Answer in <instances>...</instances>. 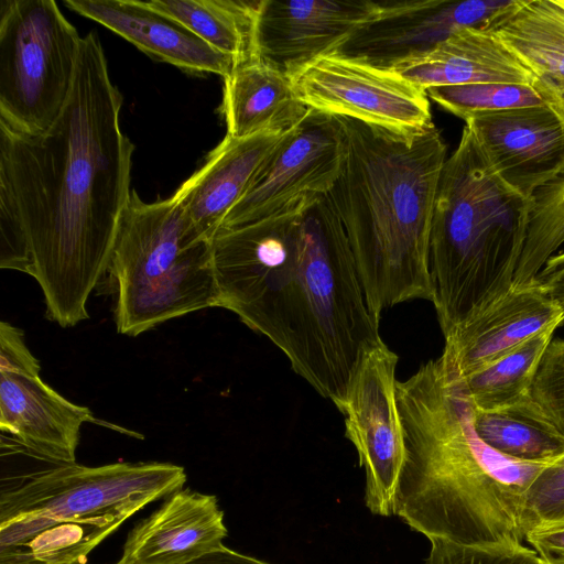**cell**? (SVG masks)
<instances>
[{
    "label": "cell",
    "mask_w": 564,
    "mask_h": 564,
    "mask_svg": "<svg viewBox=\"0 0 564 564\" xmlns=\"http://www.w3.org/2000/svg\"><path fill=\"white\" fill-rule=\"evenodd\" d=\"M122 95L101 42L82 40L64 110L45 132L0 121V267L28 273L62 327L89 317L131 196L133 144L120 127Z\"/></svg>",
    "instance_id": "6da1fadb"
},
{
    "label": "cell",
    "mask_w": 564,
    "mask_h": 564,
    "mask_svg": "<svg viewBox=\"0 0 564 564\" xmlns=\"http://www.w3.org/2000/svg\"><path fill=\"white\" fill-rule=\"evenodd\" d=\"M218 307L265 336L340 411L364 358L384 343L344 229L323 198L212 238Z\"/></svg>",
    "instance_id": "7a4b0ae2"
},
{
    "label": "cell",
    "mask_w": 564,
    "mask_h": 564,
    "mask_svg": "<svg viewBox=\"0 0 564 564\" xmlns=\"http://www.w3.org/2000/svg\"><path fill=\"white\" fill-rule=\"evenodd\" d=\"M397 402L405 460L394 514L430 541L524 542L527 492L550 462L513 459L486 445L442 355L397 381Z\"/></svg>",
    "instance_id": "3957f363"
},
{
    "label": "cell",
    "mask_w": 564,
    "mask_h": 564,
    "mask_svg": "<svg viewBox=\"0 0 564 564\" xmlns=\"http://www.w3.org/2000/svg\"><path fill=\"white\" fill-rule=\"evenodd\" d=\"M337 118L346 154L322 198L344 229L369 312L380 321L398 304L433 300L429 243L447 145L435 124L403 137Z\"/></svg>",
    "instance_id": "277c9868"
},
{
    "label": "cell",
    "mask_w": 564,
    "mask_h": 564,
    "mask_svg": "<svg viewBox=\"0 0 564 564\" xmlns=\"http://www.w3.org/2000/svg\"><path fill=\"white\" fill-rule=\"evenodd\" d=\"M532 206L489 166L465 126L440 175L429 243L444 337L512 289Z\"/></svg>",
    "instance_id": "5b68a950"
},
{
    "label": "cell",
    "mask_w": 564,
    "mask_h": 564,
    "mask_svg": "<svg viewBox=\"0 0 564 564\" xmlns=\"http://www.w3.org/2000/svg\"><path fill=\"white\" fill-rule=\"evenodd\" d=\"M161 462L76 463L20 475L0 490V564H77L128 518L183 488Z\"/></svg>",
    "instance_id": "8992f818"
},
{
    "label": "cell",
    "mask_w": 564,
    "mask_h": 564,
    "mask_svg": "<svg viewBox=\"0 0 564 564\" xmlns=\"http://www.w3.org/2000/svg\"><path fill=\"white\" fill-rule=\"evenodd\" d=\"M107 272L116 291L117 330L123 335L218 307L212 239L193 227L174 195L145 203L132 189Z\"/></svg>",
    "instance_id": "52a82bcc"
},
{
    "label": "cell",
    "mask_w": 564,
    "mask_h": 564,
    "mask_svg": "<svg viewBox=\"0 0 564 564\" xmlns=\"http://www.w3.org/2000/svg\"><path fill=\"white\" fill-rule=\"evenodd\" d=\"M83 37L53 0L0 2V121L37 134L69 98Z\"/></svg>",
    "instance_id": "ba28073f"
},
{
    "label": "cell",
    "mask_w": 564,
    "mask_h": 564,
    "mask_svg": "<svg viewBox=\"0 0 564 564\" xmlns=\"http://www.w3.org/2000/svg\"><path fill=\"white\" fill-rule=\"evenodd\" d=\"M345 154L346 137L338 118L310 109L268 156L219 229L313 206L335 184Z\"/></svg>",
    "instance_id": "9c48e42d"
},
{
    "label": "cell",
    "mask_w": 564,
    "mask_h": 564,
    "mask_svg": "<svg viewBox=\"0 0 564 564\" xmlns=\"http://www.w3.org/2000/svg\"><path fill=\"white\" fill-rule=\"evenodd\" d=\"M40 369L23 332L1 322L0 430L9 435L2 448L50 464L76 463L80 429L95 419L47 386Z\"/></svg>",
    "instance_id": "30bf717a"
},
{
    "label": "cell",
    "mask_w": 564,
    "mask_h": 564,
    "mask_svg": "<svg viewBox=\"0 0 564 564\" xmlns=\"http://www.w3.org/2000/svg\"><path fill=\"white\" fill-rule=\"evenodd\" d=\"M299 99L310 109L347 117L403 137L434 123L425 90L389 68L329 53L292 78Z\"/></svg>",
    "instance_id": "8fae6325"
},
{
    "label": "cell",
    "mask_w": 564,
    "mask_h": 564,
    "mask_svg": "<svg viewBox=\"0 0 564 564\" xmlns=\"http://www.w3.org/2000/svg\"><path fill=\"white\" fill-rule=\"evenodd\" d=\"M399 357L384 343L361 361L340 409L345 435L365 470V503L377 516L395 512L405 444L397 402Z\"/></svg>",
    "instance_id": "7c38bea8"
},
{
    "label": "cell",
    "mask_w": 564,
    "mask_h": 564,
    "mask_svg": "<svg viewBox=\"0 0 564 564\" xmlns=\"http://www.w3.org/2000/svg\"><path fill=\"white\" fill-rule=\"evenodd\" d=\"M518 0L379 1L377 13L332 53L381 68L429 53L465 28L494 30Z\"/></svg>",
    "instance_id": "4fadbf2b"
},
{
    "label": "cell",
    "mask_w": 564,
    "mask_h": 564,
    "mask_svg": "<svg viewBox=\"0 0 564 564\" xmlns=\"http://www.w3.org/2000/svg\"><path fill=\"white\" fill-rule=\"evenodd\" d=\"M489 166L528 198L564 175V124L546 102L465 120Z\"/></svg>",
    "instance_id": "5bb4252c"
},
{
    "label": "cell",
    "mask_w": 564,
    "mask_h": 564,
    "mask_svg": "<svg viewBox=\"0 0 564 564\" xmlns=\"http://www.w3.org/2000/svg\"><path fill=\"white\" fill-rule=\"evenodd\" d=\"M378 11L371 0H261L254 47L289 77L332 53Z\"/></svg>",
    "instance_id": "9a60e30c"
},
{
    "label": "cell",
    "mask_w": 564,
    "mask_h": 564,
    "mask_svg": "<svg viewBox=\"0 0 564 564\" xmlns=\"http://www.w3.org/2000/svg\"><path fill=\"white\" fill-rule=\"evenodd\" d=\"M564 322L538 281L512 288L445 336L442 352L458 378L491 364L530 337Z\"/></svg>",
    "instance_id": "2e32d148"
},
{
    "label": "cell",
    "mask_w": 564,
    "mask_h": 564,
    "mask_svg": "<svg viewBox=\"0 0 564 564\" xmlns=\"http://www.w3.org/2000/svg\"><path fill=\"white\" fill-rule=\"evenodd\" d=\"M228 530L214 495L180 489L128 533L119 564H191L224 546Z\"/></svg>",
    "instance_id": "e0dca14e"
},
{
    "label": "cell",
    "mask_w": 564,
    "mask_h": 564,
    "mask_svg": "<svg viewBox=\"0 0 564 564\" xmlns=\"http://www.w3.org/2000/svg\"><path fill=\"white\" fill-rule=\"evenodd\" d=\"M65 6L126 39L145 54L193 74L226 78L236 67L183 23L137 0H65Z\"/></svg>",
    "instance_id": "ac0fdd59"
},
{
    "label": "cell",
    "mask_w": 564,
    "mask_h": 564,
    "mask_svg": "<svg viewBox=\"0 0 564 564\" xmlns=\"http://www.w3.org/2000/svg\"><path fill=\"white\" fill-rule=\"evenodd\" d=\"M290 130H270L247 138L226 134L203 166L180 186L174 196L200 235L209 239L214 237L259 169Z\"/></svg>",
    "instance_id": "d6986e66"
},
{
    "label": "cell",
    "mask_w": 564,
    "mask_h": 564,
    "mask_svg": "<svg viewBox=\"0 0 564 564\" xmlns=\"http://www.w3.org/2000/svg\"><path fill=\"white\" fill-rule=\"evenodd\" d=\"M393 72L426 90L476 83L534 85L536 75L491 30L465 28Z\"/></svg>",
    "instance_id": "ffe728a7"
},
{
    "label": "cell",
    "mask_w": 564,
    "mask_h": 564,
    "mask_svg": "<svg viewBox=\"0 0 564 564\" xmlns=\"http://www.w3.org/2000/svg\"><path fill=\"white\" fill-rule=\"evenodd\" d=\"M224 82L221 112L229 137L286 131L310 110L296 96L291 77L259 58L237 65Z\"/></svg>",
    "instance_id": "44dd1931"
},
{
    "label": "cell",
    "mask_w": 564,
    "mask_h": 564,
    "mask_svg": "<svg viewBox=\"0 0 564 564\" xmlns=\"http://www.w3.org/2000/svg\"><path fill=\"white\" fill-rule=\"evenodd\" d=\"M492 31L539 79L564 86V7L560 0H518Z\"/></svg>",
    "instance_id": "7402d4cb"
},
{
    "label": "cell",
    "mask_w": 564,
    "mask_h": 564,
    "mask_svg": "<svg viewBox=\"0 0 564 564\" xmlns=\"http://www.w3.org/2000/svg\"><path fill=\"white\" fill-rule=\"evenodd\" d=\"M154 9L183 23L236 62L256 58L254 34L261 0H150Z\"/></svg>",
    "instance_id": "603a6c76"
},
{
    "label": "cell",
    "mask_w": 564,
    "mask_h": 564,
    "mask_svg": "<svg viewBox=\"0 0 564 564\" xmlns=\"http://www.w3.org/2000/svg\"><path fill=\"white\" fill-rule=\"evenodd\" d=\"M471 421L477 436L507 457L523 462H551L564 454V436L531 397L495 410L473 406Z\"/></svg>",
    "instance_id": "cb8c5ba5"
},
{
    "label": "cell",
    "mask_w": 564,
    "mask_h": 564,
    "mask_svg": "<svg viewBox=\"0 0 564 564\" xmlns=\"http://www.w3.org/2000/svg\"><path fill=\"white\" fill-rule=\"evenodd\" d=\"M555 329L535 334L491 364L457 377L473 406L495 410L530 398L538 366Z\"/></svg>",
    "instance_id": "d4e9b609"
},
{
    "label": "cell",
    "mask_w": 564,
    "mask_h": 564,
    "mask_svg": "<svg viewBox=\"0 0 564 564\" xmlns=\"http://www.w3.org/2000/svg\"><path fill=\"white\" fill-rule=\"evenodd\" d=\"M532 203L527 240L512 288L533 282L564 243V175L536 192Z\"/></svg>",
    "instance_id": "484cf974"
},
{
    "label": "cell",
    "mask_w": 564,
    "mask_h": 564,
    "mask_svg": "<svg viewBox=\"0 0 564 564\" xmlns=\"http://www.w3.org/2000/svg\"><path fill=\"white\" fill-rule=\"evenodd\" d=\"M429 98L464 121L479 112L531 107L545 104L534 85L476 83L435 86L425 90Z\"/></svg>",
    "instance_id": "4316f807"
},
{
    "label": "cell",
    "mask_w": 564,
    "mask_h": 564,
    "mask_svg": "<svg viewBox=\"0 0 564 564\" xmlns=\"http://www.w3.org/2000/svg\"><path fill=\"white\" fill-rule=\"evenodd\" d=\"M426 564H538L539 555L522 541L508 538L500 541L462 544L448 540H431Z\"/></svg>",
    "instance_id": "83f0119b"
},
{
    "label": "cell",
    "mask_w": 564,
    "mask_h": 564,
    "mask_svg": "<svg viewBox=\"0 0 564 564\" xmlns=\"http://www.w3.org/2000/svg\"><path fill=\"white\" fill-rule=\"evenodd\" d=\"M530 397L564 436V339L549 343L538 366Z\"/></svg>",
    "instance_id": "f1b7e54d"
},
{
    "label": "cell",
    "mask_w": 564,
    "mask_h": 564,
    "mask_svg": "<svg viewBox=\"0 0 564 564\" xmlns=\"http://www.w3.org/2000/svg\"><path fill=\"white\" fill-rule=\"evenodd\" d=\"M564 519V454L550 462L527 492L524 530Z\"/></svg>",
    "instance_id": "f546056e"
},
{
    "label": "cell",
    "mask_w": 564,
    "mask_h": 564,
    "mask_svg": "<svg viewBox=\"0 0 564 564\" xmlns=\"http://www.w3.org/2000/svg\"><path fill=\"white\" fill-rule=\"evenodd\" d=\"M524 541L531 545L539 557L564 556V527H535L527 532Z\"/></svg>",
    "instance_id": "4dcf8cb0"
},
{
    "label": "cell",
    "mask_w": 564,
    "mask_h": 564,
    "mask_svg": "<svg viewBox=\"0 0 564 564\" xmlns=\"http://www.w3.org/2000/svg\"><path fill=\"white\" fill-rule=\"evenodd\" d=\"M564 315V251L553 254L535 276Z\"/></svg>",
    "instance_id": "1f68e13d"
},
{
    "label": "cell",
    "mask_w": 564,
    "mask_h": 564,
    "mask_svg": "<svg viewBox=\"0 0 564 564\" xmlns=\"http://www.w3.org/2000/svg\"><path fill=\"white\" fill-rule=\"evenodd\" d=\"M191 564H270L256 557L241 554L227 546L212 552Z\"/></svg>",
    "instance_id": "d6a6232c"
},
{
    "label": "cell",
    "mask_w": 564,
    "mask_h": 564,
    "mask_svg": "<svg viewBox=\"0 0 564 564\" xmlns=\"http://www.w3.org/2000/svg\"><path fill=\"white\" fill-rule=\"evenodd\" d=\"M534 86L564 124V86L544 79H538Z\"/></svg>",
    "instance_id": "836d02e7"
},
{
    "label": "cell",
    "mask_w": 564,
    "mask_h": 564,
    "mask_svg": "<svg viewBox=\"0 0 564 564\" xmlns=\"http://www.w3.org/2000/svg\"><path fill=\"white\" fill-rule=\"evenodd\" d=\"M538 564H564V556L551 558L539 557Z\"/></svg>",
    "instance_id": "e575fe53"
},
{
    "label": "cell",
    "mask_w": 564,
    "mask_h": 564,
    "mask_svg": "<svg viewBox=\"0 0 564 564\" xmlns=\"http://www.w3.org/2000/svg\"><path fill=\"white\" fill-rule=\"evenodd\" d=\"M542 525L564 527V519L560 520V521H556V522H552V523H547V524H542ZM538 527H540V525H538Z\"/></svg>",
    "instance_id": "d590c367"
},
{
    "label": "cell",
    "mask_w": 564,
    "mask_h": 564,
    "mask_svg": "<svg viewBox=\"0 0 564 564\" xmlns=\"http://www.w3.org/2000/svg\"><path fill=\"white\" fill-rule=\"evenodd\" d=\"M561 4L564 7V0H560Z\"/></svg>",
    "instance_id": "8d00e7d4"
},
{
    "label": "cell",
    "mask_w": 564,
    "mask_h": 564,
    "mask_svg": "<svg viewBox=\"0 0 564 564\" xmlns=\"http://www.w3.org/2000/svg\"><path fill=\"white\" fill-rule=\"evenodd\" d=\"M77 564H87V563H77ZM116 564H119L118 562Z\"/></svg>",
    "instance_id": "74e56055"
}]
</instances>
